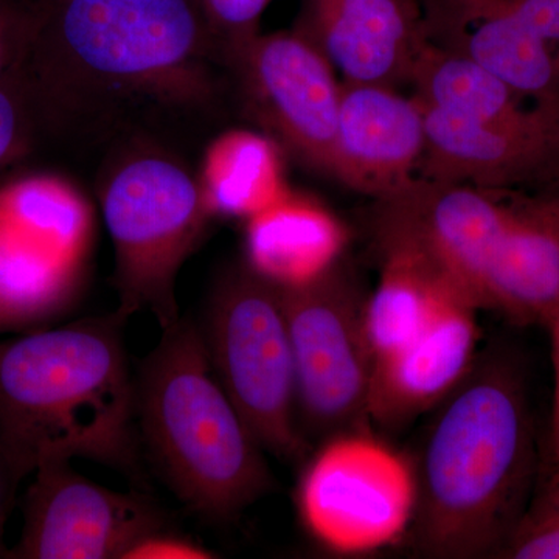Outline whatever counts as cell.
Here are the masks:
<instances>
[{
	"label": "cell",
	"mask_w": 559,
	"mask_h": 559,
	"mask_svg": "<svg viewBox=\"0 0 559 559\" xmlns=\"http://www.w3.org/2000/svg\"><path fill=\"white\" fill-rule=\"evenodd\" d=\"M344 230L316 205L280 198L249 218L248 266L280 288L318 277L340 260Z\"/></svg>",
	"instance_id": "ac0fdd59"
},
{
	"label": "cell",
	"mask_w": 559,
	"mask_h": 559,
	"mask_svg": "<svg viewBox=\"0 0 559 559\" xmlns=\"http://www.w3.org/2000/svg\"><path fill=\"white\" fill-rule=\"evenodd\" d=\"M128 319L117 308L0 342V452L17 484L50 459L139 473Z\"/></svg>",
	"instance_id": "7a4b0ae2"
},
{
	"label": "cell",
	"mask_w": 559,
	"mask_h": 559,
	"mask_svg": "<svg viewBox=\"0 0 559 559\" xmlns=\"http://www.w3.org/2000/svg\"><path fill=\"white\" fill-rule=\"evenodd\" d=\"M235 57L264 127L305 164L334 176L342 83L329 60L297 32L257 35Z\"/></svg>",
	"instance_id": "8fae6325"
},
{
	"label": "cell",
	"mask_w": 559,
	"mask_h": 559,
	"mask_svg": "<svg viewBox=\"0 0 559 559\" xmlns=\"http://www.w3.org/2000/svg\"><path fill=\"white\" fill-rule=\"evenodd\" d=\"M558 183H559V180H558ZM551 200H554L555 202H557V204L559 205V191H558L557 197L551 198Z\"/></svg>",
	"instance_id": "1f68e13d"
},
{
	"label": "cell",
	"mask_w": 559,
	"mask_h": 559,
	"mask_svg": "<svg viewBox=\"0 0 559 559\" xmlns=\"http://www.w3.org/2000/svg\"><path fill=\"white\" fill-rule=\"evenodd\" d=\"M17 481L0 452V558L7 557L5 546H3V530L9 520L11 506H13L14 492H16Z\"/></svg>",
	"instance_id": "83f0119b"
},
{
	"label": "cell",
	"mask_w": 559,
	"mask_h": 559,
	"mask_svg": "<svg viewBox=\"0 0 559 559\" xmlns=\"http://www.w3.org/2000/svg\"><path fill=\"white\" fill-rule=\"evenodd\" d=\"M80 267L0 216V307L10 329L64 310L79 285Z\"/></svg>",
	"instance_id": "ffe728a7"
},
{
	"label": "cell",
	"mask_w": 559,
	"mask_h": 559,
	"mask_svg": "<svg viewBox=\"0 0 559 559\" xmlns=\"http://www.w3.org/2000/svg\"><path fill=\"white\" fill-rule=\"evenodd\" d=\"M479 340L477 310L459 307L407 347L374 359L369 423L396 430L439 407L473 369Z\"/></svg>",
	"instance_id": "2e32d148"
},
{
	"label": "cell",
	"mask_w": 559,
	"mask_h": 559,
	"mask_svg": "<svg viewBox=\"0 0 559 559\" xmlns=\"http://www.w3.org/2000/svg\"><path fill=\"white\" fill-rule=\"evenodd\" d=\"M134 382L140 443L191 510L231 521L272 491L264 450L216 380L193 320L164 331Z\"/></svg>",
	"instance_id": "3957f363"
},
{
	"label": "cell",
	"mask_w": 559,
	"mask_h": 559,
	"mask_svg": "<svg viewBox=\"0 0 559 559\" xmlns=\"http://www.w3.org/2000/svg\"><path fill=\"white\" fill-rule=\"evenodd\" d=\"M210 209L179 165L142 157L124 165L103 193V216L116 249L119 310L151 311L162 331L180 319L175 283L197 249Z\"/></svg>",
	"instance_id": "8992f818"
},
{
	"label": "cell",
	"mask_w": 559,
	"mask_h": 559,
	"mask_svg": "<svg viewBox=\"0 0 559 559\" xmlns=\"http://www.w3.org/2000/svg\"><path fill=\"white\" fill-rule=\"evenodd\" d=\"M498 558L559 559V481L539 476L520 524Z\"/></svg>",
	"instance_id": "603a6c76"
},
{
	"label": "cell",
	"mask_w": 559,
	"mask_h": 559,
	"mask_svg": "<svg viewBox=\"0 0 559 559\" xmlns=\"http://www.w3.org/2000/svg\"><path fill=\"white\" fill-rule=\"evenodd\" d=\"M200 330L216 380L261 448L285 462L307 457L282 288L248 264L230 271L213 289Z\"/></svg>",
	"instance_id": "277c9868"
},
{
	"label": "cell",
	"mask_w": 559,
	"mask_h": 559,
	"mask_svg": "<svg viewBox=\"0 0 559 559\" xmlns=\"http://www.w3.org/2000/svg\"><path fill=\"white\" fill-rule=\"evenodd\" d=\"M0 216L14 229L75 264L91 245L92 219L86 202L58 182H28L13 191Z\"/></svg>",
	"instance_id": "44dd1931"
},
{
	"label": "cell",
	"mask_w": 559,
	"mask_h": 559,
	"mask_svg": "<svg viewBox=\"0 0 559 559\" xmlns=\"http://www.w3.org/2000/svg\"><path fill=\"white\" fill-rule=\"evenodd\" d=\"M267 151L252 138H231L221 142L209 160L204 198L210 212L248 216L280 200L270 171Z\"/></svg>",
	"instance_id": "7402d4cb"
},
{
	"label": "cell",
	"mask_w": 559,
	"mask_h": 559,
	"mask_svg": "<svg viewBox=\"0 0 559 559\" xmlns=\"http://www.w3.org/2000/svg\"><path fill=\"white\" fill-rule=\"evenodd\" d=\"M345 83L411 84L425 49L417 0H304L300 28Z\"/></svg>",
	"instance_id": "4fadbf2b"
},
{
	"label": "cell",
	"mask_w": 559,
	"mask_h": 559,
	"mask_svg": "<svg viewBox=\"0 0 559 559\" xmlns=\"http://www.w3.org/2000/svg\"><path fill=\"white\" fill-rule=\"evenodd\" d=\"M14 70L0 79V165L3 164L21 142L24 112L20 94L13 79Z\"/></svg>",
	"instance_id": "484cf974"
},
{
	"label": "cell",
	"mask_w": 559,
	"mask_h": 559,
	"mask_svg": "<svg viewBox=\"0 0 559 559\" xmlns=\"http://www.w3.org/2000/svg\"><path fill=\"white\" fill-rule=\"evenodd\" d=\"M44 460L24 499L21 538L5 558L114 559L162 532L164 518L145 496L94 484L70 466Z\"/></svg>",
	"instance_id": "30bf717a"
},
{
	"label": "cell",
	"mask_w": 559,
	"mask_h": 559,
	"mask_svg": "<svg viewBox=\"0 0 559 559\" xmlns=\"http://www.w3.org/2000/svg\"><path fill=\"white\" fill-rule=\"evenodd\" d=\"M417 474L409 460L369 430L323 440L297 489L300 520L323 547L370 554L403 539L417 510Z\"/></svg>",
	"instance_id": "52a82bcc"
},
{
	"label": "cell",
	"mask_w": 559,
	"mask_h": 559,
	"mask_svg": "<svg viewBox=\"0 0 559 559\" xmlns=\"http://www.w3.org/2000/svg\"><path fill=\"white\" fill-rule=\"evenodd\" d=\"M546 476L559 481V403L551 404L550 462Z\"/></svg>",
	"instance_id": "f1b7e54d"
},
{
	"label": "cell",
	"mask_w": 559,
	"mask_h": 559,
	"mask_svg": "<svg viewBox=\"0 0 559 559\" xmlns=\"http://www.w3.org/2000/svg\"><path fill=\"white\" fill-rule=\"evenodd\" d=\"M506 223L507 201L498 190L423 176L374 200L371 216L381 253L426 261L477 311Z\"/></svg>",
	"instance_id": "9c48e42d"
},
{
	"label": "cell",
	"mask_w": 559,
	"mask_h": 559,
	"mask_svg": "<svg viewBox=\"0 0 559 559\" xmlns=\"http://www.w3.org/2000/svg\"><path fill=\"white\" fill-rule=\"evenodd\" d=\"M414 466L417 510L407 538L415 554L498 558L539 479L527 388L510 353L477 355L440 404Z\"/></svg>",
	"instance_id": "6da1fadb"
},
{
	"label": "cell",
	"mask_w": 559,
	"mask_h": 559,
	"mask_svg": "<svg viewBox=\"0 0 559 559\" xmlns=\"http://www.w3.org/2000/svg\"><path fill=\"white\" fill-rule=\"evenodd\" d=\"M215 555L193 540L179 538L170 533L162 532L146 536L128 551L124 559H207Z\"/></svg>",
	"instance_id": "4316f807"
},
{
	"label": "cell",
	"mask_w": 559,
	"mask_h": 559,
	"mask_svg": "<svg viewBox=\"0 0 559 559\" xmlns=\"http://www.w3.org/2000/svg\"><path fill=\"white\" fill-rule=\"evenodd\" d=\"M27 50H62L103 79L148 81L190 60L200 22L189 0H49Z\"/></svg>",
	"instance_id": "ba28073f"
},
{
	"label": "cell",
	"mask_w": 559,
	"mask_h": 559,
	"mask_svg": "<svg viewBox=\"0 0 559 559\" xmlns=\"http://www.w3.org/2000/svg\"><path fill=\"white\" fill-rule=\"evenodd\" d=\"M10 329L9 322H7L5 312H3L2 307H0V330Z\"/></svg>",
	"instance_id": "4dcf8cb0"
},
{
	"label": "cell",
	"mask_w": 559,
	"mask_h": 559,
	"mask_svg": "<svg viewBox=\"0 0 559 559\" xmlns=\"http://www.w3.org/2000/svg\"><path fill=\"white\" fill-rule=\"evenodd\" d=\"M33 13L0 2V79L20 66L28 49Z\"/></svg>",
	"instance_id": "d4e9b609"
},
{
	"label": "cell",
	"mask_w": 559,
	"mask_h": 559,
	"mask_svg": "<svg viewBox=\"0 0 559 559\" xmlns=\"http://www.w3.org/2000/svg\"><path fill=\"white\" fill-rule=\"evenodd\" d=\"M367 297L341 260L304 285L282 288L296 366L297 419L308 443L369 426L374 353Z\"/></svg>",
	"instance_id": "5b68a950"
},
{
	"label": "cell",
	"mask_w": 559,
	"mask_h": 559,
	"mask_svg": "<svg viewBox=\"0 0 559 559\" xmlns=\"http://www.w3.org/2000/svg\"><path fill=\"white\" fill-rule=\"evenodd\" d=\"M426 39L468 58L514 91L559 102V51L506 0H423Z\"/></svg>",
	"instance_id": "9a60e30c"
},
{
	"label": "cell",
	"mask_w": 559,
	"mask_h": 559,
	"mask_svg": "<svg viewBox=\"0 0 559 559\" xmlns=\"http://www.w3.org/2000/svg\"><path fill=\"white\" fill-rule=\"evenodd\" d=\"M425 145V114L414 97L342 81L334 178L381 200L417 178Z\"/></svg>",
	"instance_id": "5bb4252c"
},
{
	"label": "cell",
	"mask_w": 559,
	"mask_h": 559,
	"mask_svg": "<svg viewBox=\"0 0 559 559\" xmlns=\"http://www.w3.org/2000/svg\"><path fill=\"white\" fill-rule=\"evenodd\" d=\"M213 24L230 40L237 53L257 36V24L271 0H202Z\"/></svg>",
	"instance_id": "cb8c5ba5"
},
{
	"label": "cell",
	"mask_w": 559,
	"mask_h": 559,
	"mask_svg": "<svg viewBox=\"0 0 559 559\" xmlns=\"http://www.w3.org/2000/svg\"><path fill=\"white\" fill-rule=\"evenodd\" d=\"M551 345V366H554V393L559 396V311L549 325Z\"/></svg>",
	"instance_id": "f546056e"
},
{
	"label": "cell",
	"mask_w": 559,
	"mask_h": 559,
	"mask_svg": "<svg viewBox=\"0 0 559 559\" xmlns=\"http://www.w3.org/2000/svg\"><path fill=\"white\" fill-rule=\"evenodd\" d=\"M421 109L426 145L418 176L485 190L559 178V102H539L513 121H477L429 106Z\"/></svg>",
	"instance_id": "7c38bea8"
},
{
	"label": "cell",
	"mask_w": 559,
	"mask_h": 559,
	"mask_svg": "<svg viewBox=\"0 0 559 559\" xmlns=\"http://www.w3.org/2000/svg\"><path fill=\"white\" fill-rule=\"evenodd\" d=\"M484 310L547 329L559 311V205L507 201V223L489 266Z\"/></svg>",
	"instance_id": "e0dca14e"
},
{
	"label": "cell",
	"mask_w": 559,
	"mask_h": 559,
	"mask_svg": "<svg viewBox=\"0 0 559 559\" xmlns=\"http://www.w3.org/2000/svg\"><path fill=\"white\" fill-rule=\"evenodd\" d=\"M381 255V278L366 311L374 359L407 347L455 308L471 307L426 261L403 252Z\"/></svg>",
	"instance_id": "d6986e66"
}]
</instances>
